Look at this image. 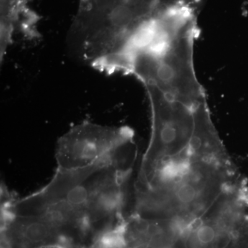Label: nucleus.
Returning a JSON list of instances; mask_svg holds the SVG:
<instances>
[{"instance_id": "f03ea898", "label": "nucleus", "mask_w": 248, "mask_h": 248, "mask_svg": "<svg viewBox=\"0 0 248 248\" xmlns=\"http://www.w3.org/2000/svg\"><path fill=\"white\" fill-rule=\"evenodd\" d=\"M163 0H80L75 31L91 66L120 52Z\"/></svg>"}, {"instance_id": "20e7f679", "label": "nucleus", "mask_w": 248, "mask_h": 248, "mask_svg": "<svg viewBox=\"0 0 248 248\" xmlns=\"http://www.w3.org/2000/svg\"><path fill=\"white\" fill-rule=\"evenodd\" d=\"M24 0H1V18L6 21L17 20Z\"/></svg>"}, {"instance_id": "39448f33", "label": "nucleus", "mask_w": 248, "mask_h": 248, "mask_svg": "<svg viewBox=\"0 0 248 248\" xmlns=\"http://www.w3.org/2000/svg\"><path fill=\"white\" fill-rule=\"evenodd\" d=\"M216 228L211 224H204L199 227L196 232V239L202 246H208L216 241Z\"/></svg>"}, {"instance_id": "7ed1b4c3", "label": "nucleus", "mask_w": 248, "mask_h": 248, "mask_svg": "<svg viewBox=\"0 0 248 248\" xmlns=\"http://www.w3.org/2000/svg\"><path fill=\"white\" fill-rule=\"evenodd\" d=\"M133 139V130L128 127L117 128L84 122L59 140L55 153L58 168L73 170L89 166Z\"/></svg>"}, {"instance_id": "f257e3e1", "label": "nucleus", "mask_w": 248, "mask_h": 248, "mask_svg": "<svg viewBox=\"0 0 248 248\" xmlns=\"http://www.w3.org/2000/svg\"><path fill=\"white\" fill-rule=\"evenodd\" d=\"M132 165L120 151L78 169H57L50 182L16 200V215H38L54 222L73 239L94 246L126 217Z\"/></svg>"}]
</instances>
